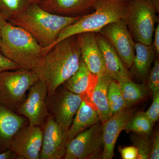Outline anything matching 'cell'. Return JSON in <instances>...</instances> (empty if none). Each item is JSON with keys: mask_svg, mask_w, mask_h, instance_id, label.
Returning <instances> with one entry per match:
<instances>
[{"mask_svg": "<svg viewBox=\"0 0 159 159\" xmlns=\"http://www.w3.org/2000/svg\"><path fill=\"white\" fill-rule=\"evenodd\" d=\"M81 54L77 35L56 44L48 52L41 65L35 70L39 80L45 84L51 96L79 69Z\"/></svg>", "mask_w": 159, "mask_h": 159, "instance_id": "cell-1", "label": "cell"}, {"mask_svg": "<svg viewBox=\"0 0 159 159\" xmlns=\"http://www.w3.org/2000/svg\"><path fill=\"white\" fill-rule=\"evenodd\" d=\"M81 16H62L54 14L35 4L8 21L25 30L43 48L52 49L60 32L79 19Z\"/></svg>", "mask_w": 159, "mask_h": 159, "instance_id": "cell-2", "label": "cell"}, {"mask_svg": "<svg viewBox=\"0 0 159 159\" xmlns=\"http://www.w3.org/2000/svg\"><path fill=\"white\" fill-rule=\"evenodd\" d=\"M0 50L21 68L34 71L51 49L41 46L25 29L7 21L1 32Z\"/></svg>", "mask_w": 159, "mask_h": 159, "instance_id": "cell-3", "label": "cell"}, {"mask_svg": "<svg viewBox=\"0 0 159 159\" xmlns=\"http://www.w3.org/2000/svg\"><path fill=\"white\" fill-rule=\"evenodd\" d=\"M130 0H96L94 11L79 19L60 32L54 46L63 40L84 32L98 33L106 26L125 20Z\"/></svg>", "mask_w": 159, "mask_h": 159, "instance_id": "cell-4", "label": "cell"}, {"mask_svg": "<svg viewBox=\"0 0 159 159\" xmlns=\"http://www.w3.org/2000/svg\"><path fill=\"white\" fill-rule=\"evenodd\" d=\"M39 80L35 71L20 68L0 74V104L16 112L27 91Z\"/></svg>", "mask_w": 159, "mask_h": 159, "instance_id": "cell-5", "label": "cell"}, {"mask_svg": "<svg viewBox=\"0 0 159 159\" xmlns=\"http://www.w3.org/2000/svg\"><path fill=\"white\" fill-rule=\"evenodd\" d=\"M157 13L151 0H130L125 21L136 42L151 45L158 20Z\"/></svg>", "mask_w": 159, "mask_h": 159, "instance_id": "cell-6", "label": "cell"}, {"mask_svg": "<svg viewBox=\"0 0 159 159\" xmlns=\"http://www.w3.org/2000/svg\"><path fill=\"white\" fill-rule=\"evenodd\" d=\"M102 148V124L99 122L68 141L63 159L98 158Z\"/></svg>", "mask_w": 159, "mask_h": 159, "instance_id": "cell-7", "label": "cell"}, {"mask_svg": "<svg viewBox=\"0 0 159 159\" xmlns=\"http://www.w3.org/2000/svg\"><path fill=\"white\" fill-rule=\"evenodd\" d=\"M81 96L59 87L47 97L49 114L66 130H69L82 102Z\"/></svg>", "mask_w": 159, "mask_h": 159, "instance_id": "cell-8", "label": "cell"}, {"mask_svg": "<svg viewBox=\"0 0 159 159\" xmlns=\"http://www.w3.org/2000/svg\"><path fill=\"white\" fill-rule=\"evenodd\" d=\"M48 92L45 84L39 80L29 93L16 113L29 120V124L42 127L49 112L47 105Z\"/></svg>", "mask_w": 159, "mask_h": 159, "instance_id": "cell-9", "label": "cell"}, {"mask_svg": "<svg viewBox=\"0 0 159 159\" xmlns=\"http://www.w3.org/2000/svg\"><path fill=\"white\" fill-rule=\"evenodd\" d=\"M99 33L110 43L127 69H130L135 56V42L125 20L111 23Z\"/></svg>", "mask_w": 159, "mask_h": 159, "instance_id": "cell-10", "label": "cell"}, {"mask_svg": "<svg viewBox=\"0 0 159 159\" xmlns=\"http://www.w3.org/2000/svg\"><path fill=\"white\" fill-rule=\"evenodd\" d=\"M40 159H61L65 155L69 130H66L49 114L42 127Z\"/></svg>", "mask_w": 159, "mask_h": 159, "instance_id": "cell-11", "label": "cell"}, {"mask_svg": "<svg viewBox=\"0 0 159 159\" xmlns=\"http://www.w3.org/2000/svg\"><path fill=\"white\" fill-rule=\"evenodd\" d=\"M43 129L36 125H24L15 135L9 149L19 159H39Z\"/></svg>", "mask_w": 159, "mask_h": 159, "instance_id": "cell-12", "label": "cell"}, {"mask_svg": "<svg viewBox=\"0 0 159 159\" xmlns=\"http://www.w3.org/2000/svg\"><path fill=\"white\" fill-rule=\"evenodd\" d=\"M133 115V110L125 108L111 116L102 123L103 150L101 158L112 159L113 158L114 148L117 139Z\"/></svg>", "mask_w": 159, "mask_h": 159, "instance_id": "cell-13", "label": "cell"}, {"mask_svg": "<svg viewBox=\"0 0 159 159\" xmlns=\"http://www.w3.org/2000/svg\"><path fill=\"white\" fill-rule=\"evenodd\" d=\"M81 58L89 71L99 76L107 73L102 52L96 33L84 32L77 34Z\"/></svg>", "mask_w": 159, "mask_h": 159, "instance_id": "cell-14", "label": "cell"}, {"mask_svg": "<svg viewBox=\"0 0 159 159\" xmlns=\"http://www.w3.org/2000/svg\"><path fill=\"white\" fill-rule=\"evenodd\" d=\"M98 77L89 71L81 58L78 70L62 85L70 92L81 96L82 99L93 102V93Z\"/></svg>", "mask_w": 159, "mask_h": 159, "instance_id": "cell-15", "label": "cell"}, {"mask_svg": "<svg viewBox=\"0 0 159 159\" xmlns=\"http://www.w3.org/2000/svg\"><path fill=\"white\" fill-rule=\"evenodd\" d=\"M96 0H41L39 5L46 11L62 16H81L93 9Z\"/></svg>", "mask_w": 159, "mask_h": 159, "instance_id": "cell-16", "label": "cell"}, {"mask_svg": "<svg viewBox=\"0 0 159 159\" xmlns=\"http://www.w3.org/2000/svg\"><path fill=\"white\" fill-rule=\"evenodd\" d=\"M25 125V117L0 104V153L9 150L15 135Z\"/></svg>", "mask_w": 159, "mask_h": 159, "instance_id": "cell-17", "label": "cell"}, {"mask_svg": "<svg viewBox=\"0 0 159 159\" xmlns=\"http://www.w3.org/2000/svg\"><path fill=\"white\" fill-rule=\"evenodd\" d=\"M97 42L102 52L107 74L113 79L120 78L132 79L133 75L122 62L110 43L99 32L96 33Z\"/></svg>", "mask_w": 159, "mask_h": 159, "instance_id": "cell-18", "label": "cell"}, {"mask_svg": "<svg viewBox=\"0 0 159 159\" xmlns=\"http://www.w3.org/2000/svg\"><path fill=\"white\" fill-rule=\"evenodd\" d=\"M100 122L98 112L93 102L82 99L68 134V141L91 126Z\"/></svg>", "mask_w": 159, "mask_h": 159, "instance_id": "cell-19", "label": "cell"}, {"mask_svg": "<svg viewBox=\"0 0 159 159\" xmlns=\"http://www.w3.org/2000/svg\"><path fill=\"white\" fill-rule=\"evenodd\" d=\"M156 54L153 47L135 42V56L130 67L131 74L142 80L148 77Z\"/></svg>", "mask_w": 159, "mask_h": 159, "instance_id": "cell-20", "label": "cell"}, {"mask_svg": "<svg viewBox=\"0 0 159 159\" xmlns=\"http://www.w3.org/2000/svg\"><path fill=\"white\" fill-rule=\"evenodd\" d=\"M98 82L93 93L92 101L98 112L100 122L110 117L108 100L109 86L113 79L107 74L99 75Z\"/></svg>", "mask_w": 159, "mask_h": 159, "instance_id": "cell-21", "label": "cell"}, {"mask_svg": "<svg viewBox=\"0 0 159 159\" xmlns=\"http://www.w3.org/2000/svg\"><path fill=\"white\" fill-rule=\"evenodd\" d=\"M116 81L119 84L126 108H130L148 96V89L144 84H137L132 79L127 78H120Z\"/></svg>", "mask_w": 159, "mask_h": 159, "instance_id": "cell-22", "label": "cell"}, {"mask_svg": "<svg viewBox=\"0 0 159 159\" xmlns=\"http://www.w3.org/2000/svg\"><path fill=\"white\" fill-rule=\"evenodd\" d=\"M154 124V123L147 117L145 112H139L129 119L124 130L127 133L133 132L148 139L152 132Z\"/></svg>", "mask_w": 159, "mask_h": 159, "instance_id": "cell-23", "label": "cell"}, {"mask_svg": "<svg viewBox=\"0 0 159 159\" xmlns=\"http://www.w3.org/2000/svg\"><path fill=\"white\" fill-rule=\"evenodd\" d=\"M41 0H0V12L7 20L10 18L20 14L29 7L39 4Z\"/></svg>", "mask_w": 159, "mask_h": 159, "instance_id": "cell-24", "label": "cell"}, {"mask_svg": "<svg viewBox=\"0 0 159 159\" xmlns=\"http://www.w3.org/2000/svg\"><path fill=\"white\" fill-rule=\"evenodd\" d=\"M108 100L111 116L126 108L119 84L114 79L109 86Z\"/></svg>", "mask_w": 159, "mask_h": 159, "instance_id": "cell-25", "label": "cell"}, {"mask_svg": "<svg viewBox=\"0 0 159 159\" xmlns=\"http://www.w3.org/2000/svg\"><path fill=\"white\" fill-rule=\"evenodd\" d=\"M134 146L136 147L139 155L138 159H148L150 156L151 149L152 140L146 139L134 133L131 136Z\"/></svg>", "mask_w": 159, "mask_h": 159, "instance_id": "cell-26", "label": "cell"}, {"mask_svg": "<svg viewBox=\"0 0 159 159\" xmlns=\"http://www.w3.org/2000/svg\"><path fill=\"white\" fill-rule=\"evenodd\" d=\"M148 88L152 94L159 92V61L156 59L148 75Z\"/></svg>", "mask_w": 159, "mask_h": 159, "instance_id": "cell-27", "label": "cell"}, {"mask_svg": "<svg viewBox=\"0 0 159 159\" xmlns=\"http://www.w3.org/2000/svg\"><path fill=\"white\" fill-rule=\"evenodd\" d=\"M147 117L154 123L158 120L159 118V92L153 94V100L148 110L145 112Z\"/></svg>", "mask_w": 159, "mask_h": 159, "instance_id": "cell-28", "label": "cell"}, {"mask_svg": "<svg viewBox=\"0 0 159 159\" xmlns=\"http://www.w3.org/2000/svg\"><path fill=\"white\" fill-rule=\"evenodd\" d=\"M19 66L7 58L0 50V74L4 71L20 69Z\"/></svg>", "mask_w": 159, "mask_h": 159, "instance_id": "cell-29", "label": "cell"}, {"mask_svg": "<svg viewBox=\"0 0 159 159\" xmlns=\"http://www.w3.org/2000/svg\"><path fill=\"white\" fill-rule=\"evenodd\" d=\"M119 150L122 159H138L139 152L134 146H125L123 148L119 147Z\"/></svg>", "mask_w": 159, "mask_h": 159, "instance_id": "cell-30", "label": "cell"}, {"mask_svg": "<svg viewBox=\"0 0 159 159\" xmlns=\"http://www.w3.org/2000/svg\"><path fill=\"white\" fill-rule=\"evenodd\" d=\"M150 159H159V133L158 131L156 132L153 139L152 140L151 149Z\"/></svg>", "mask_w": 159, "mask_h": 159, "instance_id": "cell-31", "label": "cell"}, {"mask_svg": "<svg viewBox=\"0 0 159 159\" xmlns=\"http://www.w3.org/2000/svg\"><path fill=\"white\" fill-rule=\"evenodd\" d=\"M153 44L152 47L155 52L156 55L159 56V25L158 24L156 26L153 35Z\"/></svg>", "mask_w": 159, "mask_h": 159, "instance_id": "cell-32", "label": "cell"}, {"mask_svg": "<svg viewBox=\"0 0 159 159\" xmlns=\"http://www.w3.org/2000/svg\"><path fill=\"white\" fill-rule=\"evenodd\" d=\"M17 159V156L13 151L9 149L7 151L0 153V159Z\"/></svg>", "mask_w": 159, "mask_h": 159, "instance_id": "cell-33", "label": "cell"}, {"mask_svg": "<svg viewBox=\"0 0 159 159\" xmlns=\"http://www.w3.org/2000/svg\"><path fill=\"white\" fill-rule=\"evenodd\" d=\"M7 21H8V20L5 16L0 12V43H1V32H2V29Z\"/></svg>", "mask_w": 159, "mask_h": 159, "instance_id": "cell-34", "label": "cell"}, {"mask_svg": "<svg viewBox=\"0 0 159 159\" xmlns=\"http://www.w3.org/2000/svg\"><path fill=\"white\" fill-rule=\"evenodd\" d=\"M152 3L156 9L157 12L159 13V0H151Z\"/></svg>", "mask_w": 159, "mask_h": 159, "instance_id": "cell-35", "label": "cell"}]
</instances>
